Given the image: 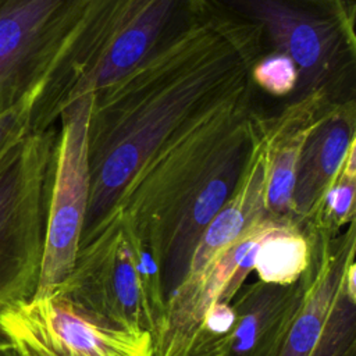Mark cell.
<instances>
[{
	"instance_id": "cell-1",
	"label": "cell",
	"mask_w": 356,
	"mask_h": 356,
	"mask_svg": "<svg viewBox=\"0 0 356 356\" xmlns=\"http://www.w3.org/2000/svg\"><path fill=\"white\" fill-rule=\"evenodd\" d=\"M266 53L260 29L213 0L142 63L93 93L88 127L89 199L79 248L104 227L136 172L170 140L254 86Z\"/></svg>"
},
{
	"instance_id": "cell-2",
	"label": "cell",
	"mask_w": 356,
	"mask_h": 356,
	"mask_svg": "<svg viewBox=\"0 0 356 356\" xmlns=\"http://www.w3.org/2000/svg\"><path fill=\"white\" fill-rule=\"evenodd\" d=\"M254 86L160 149L131 179L118 210L156 252L165 299L184 281L197 242L236 188L261 135Z\"/></svg>"
},
{
	"instance_id": "cell-3",
	"label": "cell",
	"mask_w": 356,
	"mask_h": 356,
	"mask_svg": "<svg viewBox=\"0 0 356 356\" xmlns=\"http://www.w3.org/2000/svg\"><path fill=\"white\" fill-rule=\"evenodd\" d=\"M256 25L266 51L288 56L299 82L291 99L320 95L328 103L356 100L355 0H213Z\"/></svg>"
},
{
	"instance_id": "cell-4",
	"label": "cell",
	"mask_w": 356,
	"mask_h": 356,
	"mask_svg": "<svg viewBox=\"0 0 356 356\" xmlns=\"http://www.w3.org/2000/svg\"><path fill=\"white\" fill-rule=\"evenodd\" d=\"M57 135L29 132L0 159V312L38 288Z\"/></svg>"
},
{
	"instance_id": "cell-5",
	"label": "cell",
	"mask_w": 356,
	"mask_h": 356,
	"mask_svg": "<svg viewBox=\"0 0 356 356\" xmlns=\"http://www.w3.org/2000/svg\"><path fill=\"white\" fill-rule=\"evenodd\" d=\"M306 235L309 284L277 356H356V221Z\"/></svg>"
},
{
	"instance_id": "cell-6",
	"label": "cell",
	"mask_w": 356,
	"mask_h": 356,
	"mask_svg": "<svg viewBox=\"0 0 356 356\" xmlns=\"http://www.w3.org/2000/svg\"><path fill=\"white\" fill-rule=\"evenodd\" d=\"M92 0H0V115L54 78Z\"/></svg>"
},
{
	"instance_id": "cell-7",
	"label": "cell",
	"mask_w": 356,
	"mask_h": 356,
	"mask_svg": "<svg viewBox=\"0 0 356 356\" xmlns=\"http://www.w3.org/2000/svg\"><path fill=\"white\" fill-rule=\"evenodd\" d=\"M193 1L93 0L79 38L85 78L74 100L134 70L186 19Z\"/></svg>"
},
{
	"instance_id": "cell-8",
	"label": "cell",
	"mask_w": 356,
	"mask_h": 356,
	"mask_svg": "<svg viewBox=\"0 0 356 356\" xmlns=\"http://www.w3.org/2000/svg\"><path fill=\"white\" fill-rule=\"evenodd\" d=\"M0 331L19 356H154L149 331L115 325L57 295L1 310Z\"/></svg>"
},
{
	"instance_id": "cell-9",
	"label": "cell",
	"mask_w": 356,
	"mask_h": 356,
	"mask_svg": "<svg viewBox=\"0 0 356 356\" xmlns=\"http://www.w3.org/2000/svg\"><path fill=\"white\" fill-rule=\"evenodd\" d=\"M93 93L71 102L60 114L44 249L36 292L50 296L74 267L89 199L88 127Z\"/></svg>"
},
{
	"instance_id": "cell-10",
	"label": "cell",
	"mask_w": 356,
	"mask_h": 356,
	"mask_svg": "<svg viewBox=\"0 0 356 356\" xmlns=\"http://www.w3.org/2000/svg\"><path fill=\"white\" fill-rule=\"evenodd\" d=\"M51 295L115 325L150 332L128 229L118 209L79 248L71 273Z\"/></svg>"
},
{
	"instance_id": "cell-11",
	"label": "cell",
	"mask_w": 356,
	"mask_h": 356,
	"mask_svg": "<svg viewBox=\"0 0 356 356\" xmlns=\"http://www.w3.org/2000/svg\"><path fill=\"white\" fill-rule=\"evenodd\" d=\"M266 217L200 270L186 274L172 291L161 324L152 335L154 356H188L204 314L214 303L234 299L253 271Z\"/></svg>"
},
{
	"instance_id": "cell-12",
	"label": "cell",
	"mask_w": 356,
	"mask_h": 356,
	"mask_svg": "<svg viewBox=\"0 0 356 356\" xmlns=\"http://www.w3.org/2000/svg\"><path fill=\"white\" fill-rule=\"evenodd\" d=\"M355 142L356 100L324 104L306 135L295 172L292 221L300 229L317 211Z\"/></svg>"
},
{
	"instance_id": "cell-13",
	"label": "cell",
	"mask_w": 356,
	"mask_h": 356,
	"mask_svg": "<svg viewBox=\"0 0 356 356\" xmlns=\"http://www.w3.org/2000/svg\"><path fill=\"white\" fill-rule=\"evenodd\" d=\"M307 284L309 268L293 284L242 285L231 300L235 324L224 356H277Z\"/></svg>"
},
{
	"instance_id": "cell-14",
	"label": "cell",
	"mask_w": 356,
	"mask_h": 356,
	"mask_svg": "<svg viewBox=\"0 0 356 356\" xmlns=\"http://www.w3.org/2000/svg\"><path fill=\"white\" fill-rule=\"evenodd\" d=\"M328 102L320 95L291 99L275 115L261 118V147L266 165L267 217L292 221V192L298 159L306 135ZM295 224V222H293Z\"/></svg>"
},
{
	"instance_id": "cell-15",
	"label": "cell",
	"mask_w": 356,
	"mask_h": 356,
	"mask_svg": "<svg viewBox=\"0 0 356 356\" xmlns=\"http://www.w3.org/2000/svg\"><path fill=\"white\" fill-rule=\"evenodd\" d=\"M266 216V165L260 135L236 188L197 242L188 274L200 270Z\"/></svg>"
},
{
	"instance_id": "cell-16",
	"label": "cell",
	"mask_w": 356,
	"mask_h": 356,
	"mask_svg": "<svg viewBox=\"0 0 356 356\" xmlns=\"http://www.w3.org/2000/svg\"><path fill=\"white\" fill-rule=\"evenodd\" d=\"M309 261L307 235L291 221L266 217L253 261L259 281L280 285L293 284L306 271Z\"/></svg>"
},
{
	"instance_id": "cell-17",
	"label": "cell",
	"mask_w": 356,
	"mask_h": 356,
	"mask_svg": "<svg viewBox=\"0 0 356 356\" xmlns=\"http://www.w3.org/2000/svg\"><path fill=\"white\" fill-rule=\"evenodd\" d=\"M356 142L349 147L342 168L323 197L317 211L302 228H316L328 234H338L356 221Z\"/></svg>"
},
{
	"instance_id": "cell-18",
	"label": "cell",
	"mask_w": 356,
	"mask_h": 356,
	"mask_svg": "<svg viewBox=\"0 0 356 356\" xmlns=\"http://www.w3.org/2000/svg\"><path fill=\"white\" fill-rule=\"evenodd\" d=\"M250 79L254 88L275 97H292L299 82L295 63L285 54L266 51L253 65Z\"/></svg>"
},
{
	"instance_id": "cell-19",
	"label": "cell",
	"mask_w": 356,
	"mask_h": 356,
	"mask_svg": "<svg viewBox=\"0 0 356 356\" xmlns=\"http://www.w3.org/2000/svg\"><path fill=\"white\" fill-rule=\"evenodd\" d=\"M35 106L36 97L32 96L0 115V159L13 145L33 132Z\"/></svg>"
},
{
	"instance_id": "cell-20",
	"label": "cell",
	"mask_w": 356,
	"mask_h": 356,
	"mask_svg": "<svg viewBox=\"0 0 356 356\" xmlns=\"http://www.w3.org/2000/svg\"><path fill=\"white\" fill-rule=\"evenodd\" d=\"M0 356H19L14 345L7 339V337L0 331Z\"/></svg>"
}]
</instances>
